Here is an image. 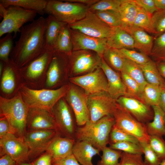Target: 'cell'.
Masks as SVG:
<instances>
[{"instance_id": "1", "label": "cell", "mask_w": 165, "mask_h": 165, "mask_svg": "<svg viewBox=\"0 0 165 165\" xmlns=\"http://www.w3.org/2000/svg\"><path fill=\"white\" fill-rule=\"evenodd\" d=\"M46 25V18L41 16L21 28L12 53L18 66L30 63L44 51Z\"/></svg>"}, {"instance_id": "2", "label": "cell", "mask_w": 165, "mask_h": 165, "mask_svg": "<svg viewBox=\"0 0 165 165\" xmlns=\"http://www.w3.org/2000/svg\"><path fill=\"white\" fill-rule=\"evenodd\" d=\"M115 123L113 116H105L97 121L87 122L76 130L77 141H87L100 151L109 144L112 129Z\"/></svg>"}, {"instance_id": "3", "label": "cell", "mask_w": 165, "mask_h": 165, "mask_svg": "<svg viewBox=\"0 0 165 165\" xmlns=\"http://www.w3.org/2000/svg\"><path fill=\"white\" fill-rule=\"evenodd\" d=\"M0 108L1 115L9 122L13 133L23 138L27 131L29 108L22 96L17 95L10 99L0 97Z\"/></svg>"}, {"instance_id": "4", "label": "cell", "mask_w": 165, "mask_h": 165, "mask_svg": "<svg viewBox=\"0 0 165 165\" xmlns=\"http://www.w3.org/2000/svg\"><path fill=\"white\" fill-rule=\"evenodd\" d=\"M69 86L64 85L56 90H35L23 86V99L29 108H36L51 111L57 103L66 94Z\"/></svg>"}, {"instance_id": "5", "label": "cell", "mask_w": 165, "mask_h": 165, "mask_svg": "<svg viewBox=\"0 0 165 165\" xmlns=\"http://www.w3.org/2000/svg\"><path fill=\"white\" fill-rule=\"evenodd\" d=\"M88 6L66 0H48L45 13L58 20L70 25L83 18Z\"/></svg>"}, {"instance_id": "6", "label": "cell", "mask_w": 165, "mask_h": 165, "mask_svg": "<svg viewBox=\"0 0 165 165\" xmlns=\"http://www.w3.org/2000/svg\"><path fill=\"white\" fill-rule=\"evenodd\" d=\"M37 13L36 12L15 6L6 8L0 23V37L8 33H13L16 36L20 32L25 23L34 21Z\"/></svg>"}, {"instance_id": "7", "label": "cell", "mask_w": 165, "mask_h": 165, "mask_svg": "<svg viewBox=\"0 0 165 165\" xmlns=\"http://www.w3.org/2000/svg\"><path fill=\"white\" fill-rule=\"evenodd\" d=\"M113 116L116 127L136 138L140 143H149L146 124L139 121L117 103Z\"/></svg>"}, {"instance_id": "8", "label": "cell", "mask_w": 165, "mask_h": 165, "mask_svg": "<svg viewBox=\"0 0 165 165\" xmlns=\"http://www.w3.org/2000/svg\"><path fill=\"white\" fill-rule=\"evenodd\" d=\"M69 26L72 30L101 38H108L113 28L102 21L94 12L89 10L83 18Z\"/></svg>"}, {"instance_id": "9", "label": "cell", "mask_w": 165, "mask_h": 165, "mask_svg": "<svg viewBox=\"0 0 165 165\" xmlns=\"http://www.w3.org/2000/svg\"><path fill=\"white\" fill-rule=\"evenodd\" d=\"M57 134L54 130L26 131L23 138L29 149V162H32L46 151L52 140Z\"/></svg>"}, {"instance_id": "10", "label": "cell", "mask_w": 165, "mask_h": 165, "mask_svg": "<svg viewBox=\"0 0 165 165\" xmlns=\"http://www.w3.org/2000/svg\"><path fill=\"white\" fill-rule=\"evenodd\" d=\"M70 80L82 88L88 95L108 92L107 79L100 67L84 75L71 78Z\"/></svg>"}, {"instance_id": "11", "label": "cell", "mask_w": 165, "mask_h": 165, "mask_svg": "<svg viewBox=\"0 0 165 165\" xmlns=\"http://www.w3.org/2000/svg\"><path fill=\"white\" fill-rule=\"evenodd\" d=\"M57 133L64 137L75 139L76 130L70 109L63 98L51 111Z\"/></svg>"}, {"instance_id": "12", "label": "cell", "mask_w": 165, "mask_h": 165, "mask_svg": "<svg viewBox=\"0 0 165 165\" xmlns=\"http://www.w3.org/2000/svg\"><path fill=\"white\" fill-rule=\"evenodd\" d=\"M116 104V100L107 93L88 95L89 121L94 123L105 116H113Z\"/></svg>"}, {"instance_id": "13", "label": "cell", "mask_w": 165, "mask_h": 165, "mask_svg": "<svg viewBox=\"0 0 165 165\" xmlns=\"http://www.w3.org/2000/svg\"><path fill=\"white\" fill-rule=\"evenodd\" d=\"M0 156L9 155L18 163L29 162V149L23 138L9 133L0 138Z\"/></svg>"}, {"instance_id": "14", "label": "cell", "mask_w": 165, "mask_h": 165, "mask_svg": "<svg viewBox=\"0 0 165 165\" xmlns=\"http://www.w3.org/2000/svg\"><path fill=\"white\" fill-rule=\"evenodd\" d=\"M67 99L74 114L78 126L82 127L90 120L87 106L88 95L74 85L69 86Z\"/></svg>"}, {"instance_id": "15", "label": "cell", "mask_w": 165, "mask_h": 165, "mask_svg": "<svg viewBox=\"0 0 165 165\" xmlns=\"http://www.w3.org/2000/svg\"><path fill=\"white\" fill-rule=\"evenodd\" d=\"M72 69L73 73L79 74L91 72L100 67L101 58L95 52L88 50L73 51Z\"/></svg>"}, {"instance_id": "16", "label": "cell", "mask_w": 165, "mask_h": 165, "mask_svg": "<svg viewBox=\"0 0 165 165\" xmlns=\"http://www.w3.org/2000/svg\"><path fill=\"white\" fill-rule=\"evenodd\" d=\"M70 30L73 51L90 50L95 52L102 57L104 52L109 47L107 38H95Z\"/></svg>"}, {"instance_id": "17", "label": "cell", "mask_w": 165, "mask_h": 165, "mask_svg": "<svg viewBox=\"0 0 165 165\" xmlns=\"http://www.w3.org/2000/svg\"><path fill=\"white\" fill-rule=\"evenodd\" d=\"M116 101L142 123L146 124L153 119L154 114L152 107L138 99L123 96L117 99Z\"/></svg>"}, {"instance_id": "18", "label": "cell", "mask_w": 165, "mask_h": 165, "mask_svg": "<svg viewBox=\"0 0 165 165\" xmlns=\"http://www.w3.org/2000/svg\"><path fill=\"white\" fill-rule=\"evenodd\" d=\"M50 111L43 109L29 108L26 122L28 130H54V120Z\"/></svg>"}, {"instance_id": "19", "label": "cell", "mask_w": 165, "mask_h": 165, "mask_svg": "<svg viewBox=\"0 0 165 165\" xmlns=\"http://www.w3.org/2000/svg\"><path fill=\"white\" fill-rule=\"evenodd\" d=\"M100 68L107 79L108 93L113 99L116 100L119 97L125 96L126 89L121 75L110 67L102 57Z\"/></svg>"}, {"instance_id": "20", "label": "cell", "mask_w": 165, "mask_h": 165, "mask_svg": "<svg viewBox=\"0 0 165 165\" xmlns=\"http://www.w3.org/2000/svg\"><path fill=\"white\" fill-rule=\"evenodd\" d=\"M75 142V139L63 137L57 134L52 140L46 152L53 158H64L72 153Z\"/></svg>"}, {"instance_id": "21", "label": "cell", "mask_w": 165, "mask_h": 165, "mask_svg": "<svg viewBox=\"0 0 165 165\" xmlns=\"http://www.w3.org/2000/svg\"><path fill=\"white\" fill-rule=\"evenodd\" d=\"M100 151L89 143L85 141H77L72 149V153L82 165H94V156L99 155Z\"/></svg>"}, {"instance_id": "22", "label": "cell", "mask_w": 165, "mask_h": 165, "mask_svg": "<svg viewBox=\"0 0 165 165\" xmlns=\"http://www.w3.org/2000/svg\"><path fill=\"white\" fill-rule=\"evenodd\" d=\"M133 38L134 41V48L140 52L150 56L155 38L142 29L132 26L127 31Z\"/></svg>"}, {"instance_id": "23", "label": "cell", "mask_w": 165, "mask_h": 165, "mask_svg": "<svg viewBox=\"0 0 165 165\" xmlns=\"http://www.w3.org/2000/svg\"><path fill=\"white\" fill-rule=\"evenodd\" d=\"M109 47L120 50L134 48V41L131 35L120 27L114 28L111 35L107 38Z\"/></svg>"}, {"instance_id": "24", "label": "cell", "mask_w": 165, "mask_h": 165, "mask_svg": "<svg viewBox=\"0 0 165 165\" xmlns=\"http://www.w3.org/2000/svg\"><path fill=\"white\" fill-rule=\"evenodd\" d=\"M46 19L44 50H54L58 35L62 28L67 24L58 20L50 15H49Z\"/></svg>"}, {"instance_id": "25", "label": "cell", "mask_w": 165, "mask_h": 165, "mask_svg": "<svg viewBox=\"0 0 165 165\" xmlns=\"http://www.w3.org/2000/svg\"><path fill=\"white\" fill-rule=\"evenodd\" d=\"M139 7L134 0H121L119 12L122 28L127 31L133 26Z\"/></svg>"}, {"instance_id": "26", "label": "cell", "mask_w": 165, "mask_h": 165, "mask_svg": "<svg viewBox=\"0 0 165 165\" xmlns=\"http://www.w3.org/2000/svg\"><path fill=\"white\" fill-rule=\"evenodd\" d=\"M54 50H44L38 57L29 63L26 69L27 76L35 79L40 76L49 65Z\"/></svg>"}, {"instance_id": "27", "label": "cell", "mask_w": 165, "mask_h": 165, "mask_svg": "<svg viewBox=\"0 0 165 165\" xmlns=\"http://www.w3.org/2000/svg\"><path fill=\"white\" fill-rule=\"evenodd\" d=\"M152 107L154 117L152 121L146 124L147 132L149 136L163 137L165 133V113L158 105Z\"/></svg>"}, {"instance_id": "28", "label": "cell", "mask_w": 165, "mask_h": 165, "mask_svg": "<svg viewBox=\"0 0 165 165\" xmlns=\"http://www.w3.org/2000/svg\"><path fill=\"white\" fill-rule=\"evenodd\" d=\"M48 1L46 0H0V5L6 8L11 6H17L43 14L45 13Z\"/></svg>"}, {"instance_id": "29", "label": "cell", "mask_w": 165, "mask_h": 165, "mask_svg": "<svg viewBox=\"0 0 165 165\" xmlns=\"http://www.w3.org/2000/svg\"><path fill=\"white\" fill-rule=\"evenodd\" d=\"M139 65L148 83L165 88V81L160 74L155 62L151 59L145 64Z\"/></svg>"}, {"instance_id": "30", "label": "cell", "mask_w": 165, "mask_h": 165, "mask_svg": "<svg viewBox=\"0 0 165 165\" xmlns=\"http://www.w3.org/2000/svg\"><path fill=\"white\" fill-rule=\"evenodd\" d=\"M54 50L70 55L73 51L71 30L68 24L62 28L56 42Z\"/></svg>"}, {"instance_id": "31", "label": "cell", "mask_w": 165, "mask_h": 165, "mask_svg": "<svg viewBox=\"0 0 165 165\" xmlns=\"http://www.w3.org/2000/svg\"><path fill=\"white\" fill-rule=\"evenodd\" d=\"M60 54V52L54 50L47 72L46 83L48 86H54L59 79L61 67Z\"/></svg>"}, {"instance_id": "32", "label": "cell", "mask_w": 165, "mask_h": 165, "mask_svg": "<svg viewBox=\"0 0 165 165\" xmlns=\"http://www.w3.org/2000/svg\"><path fill=\"white\" fill-rule=\"evenodd\" d=\"M122 72L137 82L143 90L148 83L139 65L132 61L125 58Z\"/></svg>"}, {"instance_id": "33", "label": "cell", "mask_w": 165, "mask_h": 165, "mask_svg": "<svg viewBox=\"0 0 165 165\" xmlns=\"http://www.w3.org/2000/svg\"><path fill=\"white\" fill-rule=\"evenodd\" d=\"M121 75L126 89L125 96L135 98L143 103V90L139 84L126 73L121 72Z\"/></svg>"}, {"instance_id": "34", "label": "cell", "mask_w": 165, "mask_h": 165, "mask_svg": "<svg viewBox=\"0 0 165 165\" xmlns=\"http://www.w3.org/2000/svg\"><path fill=\"white\" fill-rule=\"evenodd\" d=\"M102 57L110 67L121 72L125 58L120 55L117 49L108 47L104 52Z\"/></svg>"}, {"instance_id": "35", "label": "cell", "mask_w": 165, "mask_h": 165, "mask_svg": "<svg viewBox=\"0 0 165 165\" xmlns=\"http://www.w3.org/2000/svg\"><path fill=\"white\" fill-rule=\"evenodd\" d=\"M162 88L148 83L143 90L144 103L151 107L158 105Z\"/></svg>"}, {"instance_id": "36", "label": "cell", "mask_w": 165, "mask_h": 165, "mask_svg": "<svg viewBox=\"0 0 165 165\" xmlns=\"http://www.w3.org/2000/svg\"><path fill=\"white\" fill-rule=\"evenodd\" d=\"M150 56L156 62L165 61V32L155 38Z\"/></svg>"}, {"instance_id": "37", "label": "cell", "mask_w": 165, "mask_h": 165, "mask_svg": "<svg viewBox=\"0 0 165 165\" xmlns=\"http://www.w3.org/2000/svg\"><path fill=\"white\" fill-rule=\"evenodd\" d=\"M133 26L140 28L149 34L156 35L151 17L146 12L140 7Z\"/></svg>"}, {"instance_id": "38", "label": "cell", "mask_w": 165, "mask_h": 165, "mask_svg": "<svg viewBox=\"0 0 165 165\" xmlns=\"http://www.w3.org/2000/svg\"><path fill=\"white\" fill-rule=\"evenodd\" d=\"M101 160L96 165H119V160L122 153L120 151L106 147L102 151Z\"/></svg>"}, {"instance_id": "39", "label": "cell", "mask_w": 165, "mask_h": 165, "mask_svg": "<svg viewBox=\"0 0 165 165\" xmlns=\"http://www.w3.org/2000/svg\"><path fill=\"white\" fill-rule=\"evenodd\" d=\"M104 23L112 28L120 27L121 20L119 11L106 10L94 12Z\"/></svg>"}, {"instance_id": "40", "label": "cell", "mask_w": 165, "mask_h": 165, "mask_svg": "<svg viewBox=\"0 0 165 165\" xmlns=\"http://www.w3.org/2000/svg\"><path fill=\"white\" fill-rule=\"evenodd\" d=\"M122 141H129L140 143L139 141L136 138L114 125L110 133L109 144Z\"/></svg>"}, {"instance_id": "41", "label": "cell", "mask_w": 165, "mask_h": 165, "mask_svg": "<svg viewBox=\"0 0 165 165\" xmlns=\"http://www.w3.org/2000/svg\"><path fill=\"white\" fill-rule=\"evenodd\" d=\"M15 86L14 72L12 67L7 65L5 68L1 82V87L3 91L7 94L12 93Z\"/></svg>"}, {"instance_id": "42", "label": "cell", "mask_w": 165, "mask_h": 165, "mask_svg": "<svg viewBox=\"0 0 165 165\" xmlns=\"http://www.w3.org/2000/svg\"><path fill=\"white\" fill-rule=\"evenodd\" d=\"M117 50L123 58L138 65L145 64L151 59L148 56L145 54L132 50L122 49Z\"/></svg>"}, {"instance_id": "43", "label": "cell", "mask_w": 165, "mask_h": 165, "mask_svg": "<svg viewBox=\"0 0 165 165\" xmlns=\"http://www.w3.org/2000/svg\"><path fill=\"white\" fill-rule=\"evenodd\" d=\"M121 0H99L89 6V11L95 12L106 10L119 11Z\"/></svg>"}, {"instance_id": "44", "label": "cell", "mask_w": 165, "mask_h": 165, "mask_svg": "<svg viewBox=\"0 0 165 165\" xmlns=\"http://www.w3.org/2000/svg\"><path fill=\"white\" fill-rule=\"evenodd\" d=\"M111 148L132 154H143L142 148L140 143L138 144L129 141H122L109 144Z\"/></svg>"}, {"instance_id": "45", "label": "cell", "mask_w": 165, "mask_h": 165, "mask_svg": "<svg viewBox=\"0 0 165 165\" xmlns=\"http://www.w3.org/2000/svg\"><path fill=\"white\" fill-rule=\"evenodd\" d=\"M13 37L8 33L0 40V58L6 62H9V56L13 49Z\"/></svg>"}, {"instance_id": "46", "label": "cell", "mask_w": 165, "mask_h": 165, "mask_svg": "<svg viewBox=\"0 0 165 165\" xmlns=\"http://www.w3.org/2000/svg\"><path fill=\"white\" fill-rule=\"evenodd\" d=\"M151 19L156 35L165 32V10L156 12L151 16Z\"/></svg>"}, {"instance_id": "47", "label": "cell", "mask_w": 165, "mask_h": 165, "mask_svg": "<svg viewBox=\"0 0 165 165\" xmlns=\"http://www.w3.org/2000/svg\"><path fill=\"white\" fill-rule=\"evenodd\" d=\"M149 143L161 161L165 160V140L163 137L150 136Z\"/></svg>"}, {"instance_id": "48", "label": "cell", "mask_w": 165, "mask_h": 165, "mask_svg": "<svg viewBox=\"0 0 165 165\" xmlns=\"http://www.w3.org/2000/svg\"><path fill=\"white\" fill-rule=\"evenodd\" d=\"M144 155V161L146 165H159L161 161L149 143H140Z\"/></svg>"}, {"instance_id": "49", "label": "cell", "mask_w": 165, "mask_h": 165, "mask_svg": "<svg viewBox=\"0 0 165 165\" xmlns=\"http://www.w3.org/2000/svg\"><path fill=\"white\" fill-rule=\"evenodd\" d=\"M142 155L122 152L119 165H146Z\"/></svg>"}, {"instance_id": "50", "label": "cell", "mask_w": 165, "mask_h": 165, "mask_svg": "<svg viewBox=\"0 0 165 165\" xmlns=\"http://www.w3.org/2000/svg\"><path fill=\"white\" fill-rule=\"evenodd\" d=\"M137 5L143 8L151 17L158 10L155 5L154 0H134Z\"/></svg>"}, {"instance_id": "51", "label": "cell", "mask_w": 165, "mask_h": 165, "mask_svg": "<svg viewBox=\"0 0 165 165\" xmlns=\"http://www.w3.org/2000/svg\"><path fill=\"white\" fill-rule=\"evenodd\" d=\"M52 165H80L72 153L65 157L52 158Z\"/></svg>"}, {"instance_id": "52", "label": "cell", "mask_w": 165, "mask_h": 165, "mask_svg": "<svg viewBox=\"0 0 165 165\" xmlns=\"http://www.w3.org/2000/svg\"><path fill=\"white\" fill-rule=\"evenodd\" d=\"M2 116L0 120V138L9 133H13L10 124L5 117Z\"/></svg>"}, {"instance_id": "53", "label": "cell", "mask_w": 165, "mask_h": 165, "mask_svg": "<svg viewBox=\"0 0 165 165\" xmlns=\"http://www.w3.org/2000/svg\"><path fill=\"white\" fill-rule=\"evenodd\" d=\"M52 159L51 155L46 152L31 163L33 165H52Z\"/></svg>"}, {"instance_id": "54", "label": "cell", "mask_w": 165, "mask_h": 165, "mask_svg": "<svg viewBox=\"0 0 165 165\" xmlns=\"http://www.w3.org/2000/svg\"><path fill=\"white\" fill-rule=\"evenodd\" d=\"M18 163L9 155L5 154L0 156V165H17Z\"/></svg>"}, {"instance_id": "55", "label": "cell", "mask_w": 165, "mask_h": 165, "mask_svg": "<svg viewBox=\"0 0 165 165\" xmlns=\"http://www.w3.org/2000/svg\"><path fill=\"white\" fill-rule=\"evenodd\" d=\"M158 106L165 113V88H162Z\"/></svg>"}, {"instance_id": "56", "label": "cell", "mask_w": 165, "mask_h": 165, "mask_svg": "<svg viewBox=\"0 0 165 165\" xmlns=\"http://www.w3.org/2000/svg\"><path fill=\"white\" fill-rule=\"evenodd\" d=\"M99 0H66V1L72 2L77 3L86 5L89 6L94 4Z\"/></svg>"}, {"instance_id": "57", "label": "cell", "mask_w": 165, "mask_h": 165, "mask_svg": "<svg viewBox=\"0 0 165 165\" xmlns=\"http://www.w3.org/2000/svg\"><path fill=\"white\" fill-rule=\"evenodd\" d=\"M157 68L161 75L165 78V61L156 62Z\"/></svg>"}, {"instance_id": "58", "label": "cell", "mask_w": 165, "mask_h": 165, "mask_svg": "<svg viewBox=\"0 0 165 165\" xmlns=\"http://www.w3.org/2000/svg\"><path fill=\"white\" fill-rule=\"evenodd\" d=\"M154 2L158 10H165V0H154Z\"/></svg>"}, {"instance_id": "59", "label": "cell", "mask_w": 165, "mask_h": 165, "mask_svg": "<svg viewBox=\"0 0 165 165\" xmlns=\"http://www.w3.org/2000/svg\"><path fill=\"white\" fill-rule=\"evenodd\" d=\"M17 165H33L31 163L29 162H22L18 163Z\"/></svg>"}, {"instance_id": "60", "label": "cell", "mask_w": 165, "mask_h": 165, "mask_svg": "<svg viewBox=\"0 0 165 165\" xmlns=\"http://www.w3.org/2000/svg\"><path fill=\"white\" fill-rule=\"evenodd\" d=\"M159 165H165V160L162 161Z\"/></svg>"}, {"instance_id": "61", "label": "cell", "mask_w": 165, "mask_h": 165, "mask_svg": "<svg viewBox=\"0 0 165 165\" xmlns=\"http://www.w3.org/2000/svg\"><path fill=\"white\" fill-rule=\"evenodd\" d=\"M164 136H165V134H164Z\"/></svg>"}]
</instances>
